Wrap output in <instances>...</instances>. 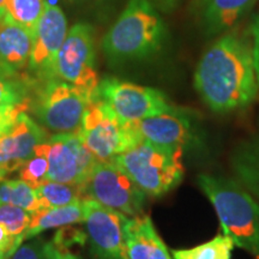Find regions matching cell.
<instances>
[{"label": "cell", "instance_id": "obj_28", "mask_svg": "<svg viewBox=\"0 0 259 259\" xmlns=\"http://www.w3.org/2000/svg\"><path fill=\"white\" fill-rule=\"evenodd\" d=\"M11 259H45V244L37 240L21 245Z\"/></svg>", "mask_w": 259, "mask_h": 259}, {"label": "cell", "instance_id": "obj_27", "mask_svg": "<svg viewBox=\"0 0 259 259\" xmlns=\"http://www.w3.org/2000/svg\"><path fill=\"white\" fill-rule=\"evenodd\" d=\"M29 103L17 106H0V137L8 134L14 127L21 113L25 112Z\"/></svg>", "mask_w": 259, "mask_h": 259}, {"label": "cell", "instance_id": "obj_32", "mask_svg": "<svg viewBox=\"0 0 259 259\" xmlns=\"http://www.w3.org/2000/svg\"><path fill=\"white\" fill-rule=\"evenodd\" d=\"M177 2L178 0H158V3L162 5V8L164 9L174 8V5H176Z\"/></svg>", "mask_w": 259, "mask_h": 259}, {"label": "cell", "instance_id": "obj_1", "mask_svg": "<svg viewBox=\"0 0 259 259\" xmlns=\"http://www.w3.org/2000/svg\"><path fill=\"white\" fill-rule=\"evenodd\" d=\"M194 87L204 103L216 113L250 105L259 89L251 45L235 34L223 35L213 42L197 65Z\"/></svg>", "mask_w": 259, "mask_h": 259}, {"label": "cell", "instance_id": "obj_24", "mask_svg": "<svg viewBox=\"0 0 259 259\" xmlns=\"http://www.w3.org/2000/svg\"><path fill=\"white\" fill-rule=\"evenodd\" d=\"M45 0H8L6 11L17 23L34 34L35 28L44 14Z\"/></svg>", "mask_w": 259, "mask_h": 259}, {"label": "cell", "instance_id": "obj_23", "mask_svg": "<svg viewBox=\"0 0 259 259\" xmlns=\"http://www.w3.org/2000/svg\"><path fill=\"white\" fill-rule=\"evenodd\" d=\"M19 179L28 184L31 189H37L48 180V145L47 141L35 148L34 154L18 169Z\"/></svg>", "mask_w": 259, "mask_h": 259}, {"label": "cell", "instance_id": "obj_3", "mask_svg": "<svg viewBox=\"0 0 259 259\" xmlns=\"http://www.w3.org/2000/svg\"><path fill=\"white\" fill-rule=\"evenodd\" d=\"M164 27L150 0H130L105 35L103 52L113 63L147 58L160 50Z\"/></svg>", "mask_w": 259, "mask_h": 259}, {"label": "cell", "instance_id": "obj_12", "mask_svg": "<svg viewBox=\"0 0 259 259\" xmlns=\"http://www.w3.org/2000/svg\"><path fill=\"white\" fill-rule=\"evenodd\" d=\"M67 35V22L57 5L46 4L44 14L32 34L29 69L45 79H56L54 65Z\"/></svg>", "mask_w": 259, "mask_h": 259}, {"label": "cell", "instance_id": "obj_14", "mask_svg": "<svg viewBox=\"0 0 259 259\" xmlns=\"http://www.w3.org/2000/svg\"><path fill=\"white\" fill-rule=\"evenodd\" d=\"M131 124L142 141L163 148L184 150L193 138V126L190 116L180 109L131 121Z\"/></svg>", "mask_w": 259, "mask_h": 259}, {"label": "cell", "instance_id": "obj_15", "mask_svg": "<svg viewBox=\"0 0 259 259\" xmlns=\"http://www.w3.org/2000/svg\"><path fill=\"white\" fill-rule=\"evenodd\" d=\"M32 48V35L8 14L0 15V70L17 73L29 64Z\"/></svg>", "mask_w": 259, "mask_h": 259}, {"label": "cell", "instance_id": "obj_2", "mask_svg": "<svg viewBox=\"0 0 259 259\" xmlns=\"http://www.w3.org/2000/svg\"><path fill=\"white\" fill-rule=\"evenodd\" d=\"M198 185L211 202L225 235L235 246L259 259V203L238 181L208 174Z\"/></svg>", "mask_w": 259, "mask_h": 259}, {"label": "cell", "instance_id": "obj_30", "mask_svg": "<svg viewBox=\"0 0 259 259\" xmlns=\"http://www.w3.org/2000/svg\"><path fill=\"white\" fill-rule=\"evenodd\" d=\"M0 247L6 252L9 258H11L12 254L17 251L14 239H12V236L9 234L3 225H0Z\"/></svg>", "mask_w": 259, "mask_h": 259}, {"label": "cell", "instance_id": "obj_31", "mask_svg": "<svg viewBox=\"0 0 259 259\" xmlns=\"http://www.w3.org/2000/svg\"><path fill=\"white\" fill-rule=\"evenodd\" d=\"M253 40H254V44L253 46H252V50H253L254 69H255V73H257V79L259 84V19L255 22L253 27Z\"/></svg>", "mask_w": 259, "mask_h": 259}, {"label": "cell", "instance_id": "obj_35", "mask_svg": "<svg viewBox=\"0 0 259 259\" xmlns=\"http://www.w3.org/2000/svg\"><path fill=\"white\" fill-rule=\"evenodd\" d=\"M226 259H231V258H226Z\"/></svg>", "mask_w": 259, "mask_h": 259}, {"label": "cell", "instance_id": "obj_25", "mask_svg": "<svg viewBox=\"0 0 259 259\" xmlns=\"http://www.w3.org/2000/svg\"><path fill=\"white\" fill-rule=\"evenodd\" d=\"M31 220V213L11 204H0V225L5 227L14 239L16 247L24 241V235Z\"/></svg>", "mask_w": 259, "mask_h": 259}, {"label": "cell", "instance_id": "obj_26", "mask_svg": "<svg viewBox=\"0 0 259 259\" xmlns=\"http://www.w3.org/2000/svg\"><path fill=\"white\" fill-rule=\"evenodd\" d=\"M10 74L0 70V106H17L29 103L25 88L21 83L9 78Z\"/></svg>", "mask_w": 259, "mask_h": 259}, {"label": "cell", "instance_id": "obj_16", "mask_svg": "<svg viewBox=\"0 0 259 259\" xmlns=\"http://www.w3.org/2000/svg\"><path fill=\"white\" fill-rule=\"evenodd\" d=\"M125 244L128 259H171L167 246L148 215L127 218Z\"/></svg>", "mask_w": 259, "mask_h": 259}, {"label": "cell", "instance_id": "obj_22", "mask_svg": "<svg viewBox=\"0 0 259 259\" xmlns=\"http://www.w3.org/2000/svg\"><path fill=\"white\" fill-rule=\"evenodd\" d=\"M234 242L229 236L218 235L208 242L185 250H174V259H226L231 258Z\"/></svg>", "mask_w": 259, "mask_h": 259}, {"label": "cell", "instance_id": "obj_13", "mask_svg": "<svg viewBox=\"0 0 259 259\" xmlns=\"http://www.w3.org/2000/svg\"><path fill=\"white\" fill-rule=\"evenodd\" d=\"M47 132L27 113H21L8 134L0 137V180L18 170L34 154L37 145L47 141Z\"/></svg>", "mask_w": 259, "mask_h": 259}, {"label": "cell", "instance_id": "obj_34", "mask_svg": "<svg viewBox=\"0 0 259 259\" xmlns=\"http://www.w3.org/2000/svg\"><path fill=\"white\" fill-rule=\"evenodd\" d=\"M0 259H9L8 254H6V252L3 250L2 247H0Z\"/></svg>", "mask_w": 259, "mask_h": 259}, {"label": "cell", "instance_id": "obj_4", "mask_svg": "<svg viewBox=\"0 0 259 259\" xmlns=\"http://www.w3.org/2000/svg\"><path fill=\"white\" fill-rule=\"evenodd\" d=\"M183 150L142 141L113 162L121 168L147 196L160 197L179 185L184 177Z\"/></svg>", "mask_w": 259, "mask_h": 259}, {"label": "cell", "instance_id": "obj_8", "mask_svg": "<svg viewBox=\"0 0 259 259\" xmlns=\"http://www.w3.org/2000/svg\"><path fill=\"white\" fill-rule=\"evenodd\" d=\"M97 97L111 107L116 116L124 122L137 121L178 109L160 90L112 77L99 83Z\"/></svg>", "mask_w": 259, "mask_h": 259}, {"label": "cell", "instance_id": "obj_7", "mask_svg": "<svg viewBox=\"0 0 259 259\" xmlns=\"http://www.w3.org/2000/svg\"><path fill=\"white\" fill-rule=\"evenodd\" d=\"M84 189L87 197L128 216L141 215L147 200V194L113 161L97 160Z\"/></svg>", "mask_w": 259, "mask_h": 259}, {"label": "cell", "instance_id": "obj_5", "mask_svg": "<svg viewBox=\"0 0 259 259\" xmlns=\"http://www.w3.org/2000/svg\"><path fill=\"white\" fill-rule=\"evenodd\" d=\"M77 134L100 161H112L116 155L142 142L131 122L121 121L99 97L87 108Z\"/></svg>", "mask_w": 259, "mask_h": 259}, {"label": "cell", "instance_id": "obj_29", "mask_svg": "<svg viewBox=\"0 0 259 259\" xmlns=\"http://www.w3.org/2000/svg\"><path fill=\"white\" fill-rule=\"evenodd\" d=\"M45 259H82L65 246L58 245L53 240L45 244Z\"/></svg>", "mask_w": 259, "mask_h": 259}, {"label": "cell", "instance_id": "obj_20", "mask_svg": "<svg viewBox=\"0 0 259 259\" xmlns=\"http://www.w3.org/2000/svg\"><path fill=\"white\" fill-rule=\"evenodd\" d=\"M40 206L44 209L59 208L79 202L85 198V189L76 184H65L59 181L46 180L35 189Z\"/></svg>", "mask_w": 259, "mask_h": 259}, {"label": "cell", "instance_id": "obj_10", "mask_svg": "<svg viewBox=\"0 0 259 259\" xmlns=\"http://www.w3.org/2000/svg\"><path fill=\"white\" fill-rule=\"evenodd\" d=\"M83 223L90 250L96 259H128L125 244L127 216L89 197L83 199Z\"/></svg>", "mask_w": 259, "mask_h": 259}, {"label": "cell", "instance_id": "obj_18", "mask_svg": "<svg viewBox=\"0 0 259 259\" xmlns=\"http://www.w3.org/2000/svg\"><path fill=\"white\" fill-rule=\"evenodd\" d=\"M83 219V199L69 204V205L59 206V208H41L36 212L31 213V220L25 232L24 241L34 238L47 229L82 223Z\"/></svg>", "mask_w": 259, "mask_h": 259}, {"label": "cell", "instance_id": "obj_6", "mask_svg": "<svg viewBox=\"0 0 259 259\" xmlns=\"http://www.w3.org/2000/svg\"><path fill=\"white\" fill-rule=\"evenodd\" d=\"M96 97L97 94L64 80L50 79L38 93L32 112L40 125L51 131H77L87 108Z\"/></svg>", "mask_w": 259, "mask_h": 259}, {"label": "cell", "instance_id": "obj_33", "mask_svg": "<svg viewBox=\"0 0 259 259\" xmlns=\"http://www.w3.org/2000/svg\"><path fill=\"white\" fill-rule=\"evenodd\" d=\"M6 2L8 0H0V15L6 12Z\"/></svg>", "mask_w": 259, "mask_h": 259}, {"label": "cell", "instance_id": "obj_19", "mask_svg": "<svg viewBox=\"0 0 259 259\" xmlns=\"http://www.w3.org/2000/svg\"><path fill=\"white\" fill-rule=\"evenodd\" d=\"M254 3L255 0H208L205 21L209 30L216 34L233 28Z\"/></svg>", "mask_w": 259, "mask_h": 259}, {"label": "cell", "instance_id": "obj_21", "mask_svg": "<svg viewBox=\"0 0 259 259\" xmlns=\"http://www.w3.org/2000/svg\"><path fill=\"white\" fill-rule=\"evenodd\" d=\"M0 204H11L30 213L41 209L35 190L21 179L0 183Z\"/></svg>", "mask_w": 259, "mask_h": 259}, {"label": "cell", "instance_id": "obj_11", "mask_svg": "<svg viewBox=\"0 0 259 259\" xmlns=\"http://www.w3.org/2000/svg\"><path fill=\"white\" fill-rule=\"evenodd\" d=\"M48 180L85 186L97 158L77 131L58 132L47 139Z\"/></svg>", "mask_w": 259, "mask_h": 259}, {"label": "cell", "instance_id": "obj_9", "mask_svg": "<svg viewBox=\"0 0 259 259\" xmlns=\"http://www.w3.org/2000/svg\"><path fill=\"white\" fill-rule=\"evenodd\" d=\"M54 77L97 94L99 74L95 69V48L93 29L87 24H76L67 31L54 65Z\"/></svg>", "mask_w": 259, "mask_h": 259}, {"label": "cell", "instance_id": "obj_17", "mask_svg": "<svg viewBox=\"0 0 259 259\" xmlns=\"http://www.w3.org/2000/svg\"><path fill=\"white\" fill-rule=\"evenodd\" d=\"M232 164L238 183L259 198V131L236 148Z\"/></svg>", "mask_w": 259, "mask_h": 259}]
</instances>
